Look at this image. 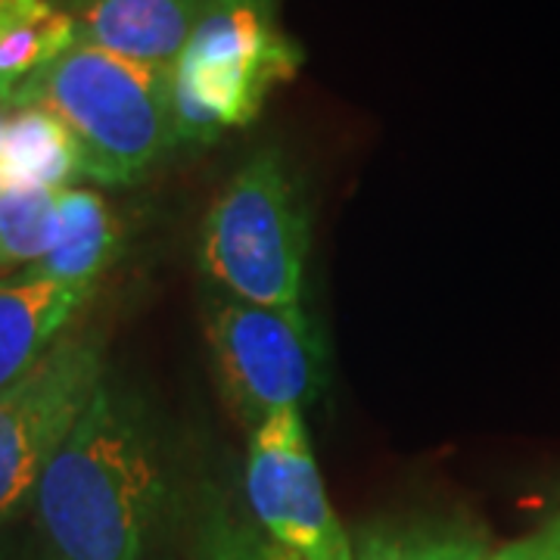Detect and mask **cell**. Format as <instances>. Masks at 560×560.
<instances>
[{"instance_id": "6da1fadb", "label": "cell", "mask_w": 560, "mask_h": 560, "mask_svg": "<svg viewBox=\"0 0 560 560\" xmlns=\"http://www.w3.org/2000/svg\"><path fill=\"white\" fill-rule=\"evenodd\" d=\"M172 464L150 401L106 374L32 499L40 560H150L172 514Z\"/></svg>"}, {"instance_id": "7a4b0ae2", "label": "cell", "mask_w": 560, "mask_h": 560, "mask_svg": "<svg viewBox=\"0 0 560 560\" xmlns=\"http://www.w3.org/2000/svg\"><path fill=\"white\" fill-rule=\"evenodd\" d=\"M16 109L38 106L75 143L81 178L135 184L180 143L172 69L75 40L28 81Z\"/></svg>"}, {"instance_id": "3957f363", "label": "cell", "mask_w": 560, "mask_h": 560, "mask_svg": "<svg viewBox=\"0 0 560 560\" xmlns=\"http://www.w3.org/2000/svg\"><path fill=\"white\" fill-rule=\"evenodd\" d=\"M280 0H212L172 66L180 143H212L259 119L271 91L302 66L278 25Z\"/></svg>"}, {"instance_id": "277c9868", "label": "cell", "mask_w": 560, "mask_h": 560, "mask_svg": "<svg viewBox=\"0 0 560 560\" xmlns=\"http://www.w3.org/2000/svg\"><path fill=\"white\" fill-rule=\"evenodd\" d=\"M200 265L228 296L293 308L305 293L308 215L275 147L243 162L202 219Z\"/></svg>"}, {"instance_id": "5b68a950", "label": "cell", "mask_w": 560, "mask_h": 560, "mask_svg": "<svg viewBox=\"0 0 560 560\" xmlns=\"http://www.w3.org/2000/svg\"><path fill=\"white\" fill-rule=\"evenodd\" d=\"M106 374L101 334L69 330L20 383L0 393V529L32 511L44 470Z\"/></svg>"}, {"instance_id": "8992f818", "label": "cell", "mask_w": 560, "mask_h": 560, "mask_svg": "<svg viewBox=\"0 0 560 560\" xmlns=\"http://www.w3.org/2000/svg\"><path fill=\"white\" fill-rule=\"evenodd\" d=\"M206 340L228 399L253 430L318 399L324 340L302 305L271 308L224 293L206 305Z\"/></svg>"}, {"instance_id": "52a82bcc", "label": "cell", "mask_w": 560, "mask_h": 560, "mask_svg": "<svg viewBox=\"0 0 560 560\" xmlns=\"http://www.w3.org/2000/svg\"><path fill=\"white\" fill-rule=\"evenodd\" d=\"M246 501L265 536L296 560H355L337 517L300 408H283L253 430Z\"/></svg>"}, {"instance_id": "ba28073f", "label": "cell", "mask_w": 560, "mask_h": 560, "mask_svg": "<svg viewBox=\"0 0 560 560\" xmlns=\"http://www.w3.org/2000/svg\"><path fill=\"white\" fill-rule=\"evenodd\" d=\"M212 0H72L75 40L172 69Z\"/></svg>"}, {"instance_id": "9c48e42d", "label": "cell", "mask_w": 560, "mask_h": 560, "mask_svg": "<svg viewBox=\"0 0 560 560\" xmlns=\"http://www.w3.org/2000/svg\"><path fill=\"white\" fill-rule=\"evenodd\" d=\"M97 287H75L57 280H0V393L20 383L57 342L69 324L91 302Z\"/></svg>"}, {"instance_id": "30bf717a", "label": "cell", "mask_w": 560, "mask_h": 560, "mask_svg": "<svg viewBox=\"0 0 560 560\" xmlns=\"http://www.w3.org/2000/svg\"><path fill=\"white\" fill-rule=\"evenodd\" d=\"M121 224L109 202L94 190H60V234L47 259L25 268V275L75 287H97L103 271L119 259Z\"/></svg>"}, {"instance_id": "8fae6325", "label": "cell", "mask_w": 560, "mask_h": 560, "mask_svg": "<svg viewBox=\"0 0 560 560\" xmlns=\"http://www.w3.org/2000/svg\"><path fill=\"white\" fill-rule=\"evenodd\" d=\"M69 44L75 25L54 0H0V103L13 106Z\"/></svg>"}, {"instance_id": "7c38bea8", "label": "cell", "mask_w": 560, "mask_h": 560, "mask_svg": "<svg viewBox=\"0 0 560 560\" xmlns=\"http://www.w3.org/2000/svg\"><path fill=\"white\" fill-rule=\"evenodd\" d=\"M355 560H489L480 523L458 517H399L361 523L352 533Z\"/></svg>"}, {"instance_id": "4fadbf2b", "label": "cell", "mask_w": 560, "mask_h": 560, "mask_svg": "<svg viewBox=\"0 0 560 560\" xmlns=\"http://www.w3.org/2000/svg\"><path fill=\"white\" fill-rule=\"evenodd\" d=\"M81 178L75 143L60 121L38 106L16 109L7 119L0 147V184L66 190Z\"/></svg>"}, {"instance_id": "5bb4252c", "label": "cell", "mask_w": 560, "mask_h": 560, "mask_svg": "<svg viewBox=\"0 0 560 560\" xmlns=\"http://www.w3.org/2000/svg\"><path fill=\"white\" fill-rule=\"evenodd\" d=\"M60 234V190L0 184V268L38 265Z\"/></svg>"}, {"instance_id": "9a60e30c", "label": "cell", "mask_w": 560, "mask_h": 560, "mask_svg": "<svg viewBox=\"0 0 560 560\" xmlns=\"http://www.w3.org/2000/svg\"><path fill=\"white\" fill-rule=\"evenodd\" d=\"M190 560H296L290 551L265 536L253 514L221 492H209L202 499L197 521H194V541Z\"/></svg>"}, {"instance_id": "2e32d148", "label": "cell", "mask_w": 560, "mask_h": 560, "mask_svg": "<svg viewBox=\"0 0 560 560\" xmlns=\"http://www.w3.org/2000/svg\"><path fill=\"white\" fill-rule=\"evenodd\" d=\"M489 560H560V508L521 539L501 545Z\"/></svg>"}, {"instance_id": "e0dca14e", "label": "cell", "mask_w": 560, "mask_h": 560, "mask_svg": "<svg viewBox=\"0 0 560 560\" xmlns=\"http://www.w3.org/2000/svg\"><path fill=\"white\" fill-rule=\"evenodd\" d=\"M0 560H40L32 539H16L10 529H0Z\"/></svg>"}, {"instance_id": "ac0fdd59", "label": "cell", "mask_w": 560, "mask_h": 560, "mask_svg": "<svg viewBox=\"0 0 560 560\" xmlns=\"http://www.w3.org/2000/svg\"><path fill=\"white\" fill-rule=\"evenodd\" d=\"M3 131H7V121H3V116H0V147H3Z\"/></svg>"}]
</instances>
